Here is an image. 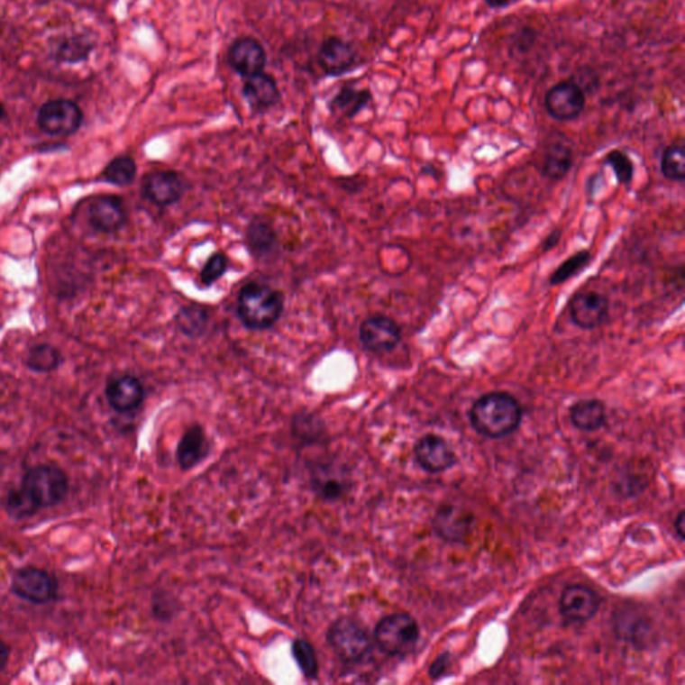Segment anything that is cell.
Returning a JSON list of instances; mask_svg holds the SVG:
<instances>
[{
	"label": "cell",
	"mask_w": 685,
	"mask_h": 685,
	"mask_svg": "<svg viewBox=\"0 0 685 685\" xmlns=\"http://www.w3.org/2000/svg\"><path fill=\"white\" fill-rule=\"evenodd\" d=\"M472 428L488 438L510 435L522 422V407L507 392H490L475 400L469 413Z\"/></svg>",
	"instance_id": "1"
},
{
	"label": "cell",
	"mask_w": 685,
	"mask_h": 685,
	"mask_svg": "<svg viewBox=\"0 0 685 685\" xmlns=\"http://www.w3.org/2000/svg\"><path fill=\"white\" fill-rule=\"evenodd\" d=\"M284 303L283 292L268 284L251 281L240 289L237 316L248 330H269L280 320Z\"/></svg>",
	"instance_id": "2"
},
{
	"label": "cell",
	"mask_w": 685,
	"mask_h": 685,
	"mask_svg": "<svg viewBox=\"0 0 685 685\" xmlns=\"http://www.w3.org/2000/svg\"><path fill=\"white\" fill-rule=\"evenodd\" d=\"M327 643L333 653L347 664L367 662L372 653V639L363 624L352 617H341L331 624Z\"/></svg>",
	"instance_id": "3"
},
{
	"label": "cell",
	"mask_w": 685,
	"mask_h": 685,
	"mask_svg": "<svg viewBox=\"0 0 685 685\" xmlns=\"http://www.w3.org/2000/svg\"><path fill=\"white\" fill-rule=\"evenodd\" d=\"M374 640L380 651L389 656H405L418 643V623L407 613H392L377 624Z\"/></svg>",
	"instance_id": "4"
},
{
	"label": "cell",
	"mask_w": 685,
	"mask_h": 685,
	"mask_svg": "<svg viewBox=\"0 0 685 685\" xmlns=\"http://www.w3.org/2000/svg\"><path fill=\"white\" fill-rule=\"evenodd\" d=\"M22 488L38 507H50L63 501L68 491V475L57 466L41 465L24 475Z\"/></svg>",
	"instance_id": "5"
},
{
	"label": "cell",
	"mask_w": 685,
	"mask_h": 685,
	"mask_svg": "<svg viewBox=\"0 0 685 685\" xmlns=\"http://www.w3.org/2000/svg\"><path fill=\"white\" fill-rule=\"evenodd\" d=\"M84 123L81 107L70 99H51L41 106L38 125L44 132L68 137L78 132Z\"/></svg>",
	"instance_id": "6"
},
{
	"label": "cell",
	"mask_w": 685,
	"mask_h": 685,
	"mask_svg": "<svg viewBox=\"0 0 685 685\" xmlns=\"http://www.w3.org/2000/svg\"><path fill=\"white\" fill-rule=\"evenodd\" d=\"M546 112L553 120L566 123L581 115L587 105L584 88L574 81H561L546 93Z\"/></svg>",
	"instance_id": "7"
},
{
	"label": "cell",
	"mask_w": 685,
	"mask_h": 685,
	"mask_svg": "<svg viewBox=\"0 0 685 685\" xmlns=\"http://www.w3.org/2000/svg\"><path fill=\"white\" fill-rule=\"evenodd\" d=\"M187 190V182L174 170H157L146 174L141 185L142 197L157 206L178 203Z\"/></svg>",
	"instance_id": "8"
},
{
	"label": "cell",
	"mask_w": 685,
	"mask_h": 685,
	"mask_svg": "<svg viewBox=\"0 0 685 685\" xmlns=\"http://www.w3.org/2000/svg\"><path fill=\"white\" fill-rule=\"evenodd\" d=\"M361 345L370 352H391L402 341V330L397 323L385 315L367 317L359 328Z\"/></svg>",
	"instance_id": "9"
},
{
	"label": "cell",
	"mask_w": 685,
	"mask_h": 685,
	"mask_svg": "<svg viewBox=\"0 0 685 685\" xmlns=\"http://www.w3.org/2000/svg\"><path fill=\"white\" fill-rule=\"evenodd\" d=\"M11 589L18 598L34 604H46L57 596L58 585L47 571L26 568L14 576Z\"/></svg>",
	"instance_id": "10"
},
{
	"label": "cell",
	"mask_w": 685,
	"mask_h": 685,
	"mask_svg": "<svg viewBox=\"0 0 685 685\" xmlns=\"http://www.w3.org/2000/svg\"><path fill=\"white\" fill-rule=\"evenodd\" d=\"M598 593L585 585H569L563 589L560 598L561 615L571 623H587L598 612Z\"/></svg>",
	"instance_id": "11"
},
{
	"label": "cell",
	"mask_w": 685,
	"mask_h": 685,
	"mask_svg": "<svg viewBox=\"0 0 685 685\" xmlns=\"http://www.w3.org/2000/svg\"><path fill=\"white\" fill-rule=\"evenodd\" d=\"M569 311L577 327L595 330L609 314V299L595 291L580 292L571 297Z\"/></svg>",
	"instance_id": "12"
},
{
	"label": "cell",
	"mask_w": 685,
	"mask_h": 685,
	"mask_svg": "<svg viewBox=\"0 0 685 685\" xmlns=\"http://www.w3.org/2000/svg\"><path fill=\"white\" fill-rule=\"evenodd\" d=\"M416 462L425 471L438 474L452 469L457 457L446 441L435 434H427L416 442L414 449Z\"/></svg>",
	"instance_id": "13"
},
{
	"label": "cell",
	"mask_w": 685,
	"mask_h": 685,
	"mask_svg": "<svg viewBox=\"0 0 685 685\" xmlns=\"http://www.w3.org/2000/svg\"><path fill=\"white\" fill-rule=\"evenodd\" d=\"M228 60L231 68L244 78L264 71L267 54L261 43L253 38H240L229 47Z\"/></svg>",
	"instance_id": "14"
},
{
	"label": "cell",
	"mask_w": 685,
	"mask_h": 685,
	"mask_svg": "<svg viewBox=\"0 0 685 685\" xmlns=\"http://www.w3.org/2000/svg\"><path fill=\"white\" fill-rule=\"evenodd\" d=\"M472 516L462 507L447 505L441 507L434 518V529L447 543H463L470 534Z\"/></svg>",
	"instance_id": "15"
},
{
	"label": "cell",
	"mask_w": 685,
	"mask_h": 685,
	"mask_svg": "<svg viewBox=\"0 0 685 685\" xmlns=\"http://www.w3.org/2000/svg\"><path fill=\"white\" fill-rule=\"evenodd\" d=\"M356 59H358V55L353 47L336 37L324 41L317 54V60L324 73L333 77L342 76L352 70L353 66L356 65Z\"/></svg>",
	"instance_id": "16"
},
{
	"label": "cell",
	"mask_w": 685,
	"mask_h": 685,
	"mask_svg": "<svg viewBox=\"0 0 685 685\" xmlns=\"http://www.w3.org/2000/svg\"><path fill=\"white\" fill-rule=\"evenodd\" d=\"M109 405L118 413L137 410L145 399V388L140 379L132 375L113 379L106 387Z\"/></svg>",
	"instance_id": "17"
},
{
	"label": "cell",
	"mask_w": 685,
	"mask_h": 685,
	"mask_svg": "<svg viewBox=\"0 0 685 685\" xmlns=\"http://www.w3.org/2000/svg\"><path fill=\"white\" fill-rule=\"evenodd\" d=\"M88 215L93 228L104 233L120 231L128 218L123 200L115 196L96 198L91 204Z\"/></svg>",
	"instance_id": "18"
},
{
	"label": "cell",
	"mask_w": 685,
	"mask_h": 685,
	"mask_svg": "<svg viewBox=\"0 0 685 685\" xmlns=\"http://www.w3.org/2000/svg\"><path fill=\"white\" fill-rule=\"evenodd\" d=\"M211 452L206 431L200 425H193L185 431L177 446V461L182 470L190 469L203 462Z\"/></svg>",
	"instance_id": "19"
},
{
	"label": "cell",
	"mask_w": 685,
	"mask_h": 685,
	"mask_svg": "<svg viewBox=\"0 0 685 685\" xmlns=\"http://www.w3.org/2000/svg\"><path fill=\"white\" fill-rule=\"evenodd\" d=\"M245 242L251 255L256 259H268L279 252L280 240L270 221L264 217L251 220L245 234Z\"/></svg>",
	"instance_id": "20"
},
{
	"label": "cell",
	"mask_w": 685,
	"mask_h": 685,
	"mask_svg": "<svg viewBox=\"0 0 685 685\" xmlns=\"http://www.w3.org/2000/svg\"><path fill=\"white\" fill-rule=\"evenodd\" d=\"M242 96L252 109L261 112L278 104L280 91L272 77L260 73L247 78L242 86Z\"/></svg>",
	"instance_id": "21"
},
{
	"label": "cell",
	"mask_w": 685,
	"mask_h": 685,
	"mask_svg": "<svg viewBox=\"0 0 685 685\" xmlns=\"http://www.w3.org/2000/svg\"><path fill=\"white\" fill-rule=\"evenodd\" d=\"M94 44L84 34L65 35L50 44L51 57L59 63H81L88 59Z\"/></svg>",
	"instance_id": "22"
},
{
	"label": "cell",
	"mask_w": 685,
	"mask_h": 685,
	"mask_svg": "<svg viewBox=\"0 0 685 685\" xmlns=\"http://www.w3.org/2000/svg\"><path fill=\"white\" fill-rule=\"evenodd\" d=\"M371 101V91L366 90V88H356L353 86H344L331 99L328 107L336 117L351 120V118L356 117Z\"/></svg>",
	"instance_id": "23"
},
{
	"label": "cell",
	"mask_w": 685,
	"mask_h": 685,
	"mask_svg": "<svg viewBox=\"0 0 685 685\" xmlns=\"http://www.w3.org/2000/svg\"><path fill=\"white\" fill-rule=\"evenodd\" d=\"M571 421L581 431H598L607 422V408L598 399H582L571 408Z\"/></svg>",
	"instance_id": "24"
},
{
	"label": "cell",
	"mask_w": 685,
	"mask_h": 685,
	"mask_svg": "<svg viewBox=\"0 0 685 685\" xmlns=\"http://www.w3.org/2000/svg\"><path fill=\"white\" fill-rule=\"evenodd\" d=\"M177 330L190 339L201 338L209 324V311L206 306L192 304L179 308L176 315Z\"/></svg>",
	"instance_id": "25"
},
{
	"label": "cell",
	"mask_w": 685,
	"mask_h": 685,
	"mask_svg": "<svg viewBox=\"0 0 685 685\" xmlns=\"http://www.w3.org/2000/svg\"><path fill=\"white\" fill-rule=\"evenodd\" d=\"M573 167V151L568 145L563 143H554L548 153H546L545 161H543V176L551 179H562Z\"/></svg>",
	"instance_id": "26"
},
{
	"label": "cell",
	"mask_w": 685,
	"mask_h": 685,
	"mask_svg": "<svg viewBox=\"0 0 685 685\" xmlns=\"http://www.w3.org/2000/svg\"><path fill=\"white\" fill-rule=\"evenodd\" d=\"M137 176V164L129 156L112 160L102 171V178L115 187H129Z\"/></svg>",
	"instance_id": "27"
},
{
	"label": "cell",
	"mask_w": 685,
	"mask_h": 685,
	"mask_svg": "<svg viewBox=\"0 0 685 685\" xmlns=\"http://www.w3.org/2000/svg\"><path fill=\"white\" fill-rule=\"evenodd\" d=\"M662 173L671 181H684L685 151L681 143H672L664 149L662 156Z\"/></svg>",
	"instance_id": "28"
},
{
	"label": "cell",
	"mask_w": 685,
	"mask_h": 685,
	"mask_svg": "<svg viewBox=\"0 0 685 685\" xmlns=\"http://www.w3.org/2000/svg\"><path fill=\"white\" fill-rule=\"evenodd\" d=\"M62 363V356L57 348L50 344H38L30 351L27 366L35 372H50Z\"/></svg>",
	"instance_id": "29"
},
{
	"label": "cell",
	"mask_w": 685,
	"mask_h": 685,
	"mask_svg": "<svg viewBox=\"0 0 685 685\" xmlns=\"http://www.w3.org/2000/svg\"><path fill=\"white\" fill-rule=\"evenodd\" d=\"M292 654L303 675L309 680H315L319 675V662L312 644L304 639L295 640L292 644Z\"/></svg>",
	"instance_id": "30"
},
{
	"label": "cell",
	"mask_w": 685,
	"mask_h": 685,
	"mask_svg": "<svg viewBox=\"0 0 685 685\" xmlns=\"http://www.w3.org/2000/svg\"><path fill=\"white\" fill-rule=\"evenodd\" d=\"M590 260H592V255H590L589 251H581V252H577L576 255L569 257L551 276L552 286H560L569 279L574 278L577 273L581 272L589 264Z\"/></svg>",
	"instance_id": "31"
},
{
	"label": "cell",
	"mask_w": 685,
	"mask_h": 685,
	"mask_svg": "<svg viewBox=\"0 0 685 685\" xmlns=\"http://www.w3.org/2000/svg\"><path fill=\"white\" fill-rule=\"evenodd\" d=\"M5 509L14 518H26V516H34L40 507L32 501V497L24 491V489L21 488L8 493L7 499H5Z\"/></svg>",
	"instance_id": "32"
},
{
	"label": "cell",
	"mask_w": 685,
	"mask_h": 685,
	"mask_svg": "<svg viewBox=\"0 0 685 685\" xmlns=\"http://www.w3.org/2000/svg\"><path fill=\"white\" fill-rule=\"evenodd\" d=\"M605 164L615 171L618 184L629 185L635 174V165L628 154L621 151H612L605 157Z\"/></svg>",
	"instance_id": "33"
},
{
	"label": "cell",
	"mask_w": 685,
	"mask_h": 685,
	"mask_svg": "<svg viewBox=\"0 0 685 685\" xmlns=\"http://www.w3.org/2000/svg\"><path fill=\"white\" fill-rule=\"evenodd\" d=\"M228 269V257L225 253L217 252L206 260V265L200 272V281L206 287L214 286L218 279L223 278Z\"/></svg>",
	"instance_id": "34"
},
{
	"label": "cell",
	"mask_w": 685,
	"mask_h": 685,
	"mask_svg": "<svg viewBox=\"0 0 685 685\" xmlns=\"http://www.w3.org/2000/svg\"><path fill=\"white\" fill-rule=\"evenodd\" d=\"M537 32L532 27H522L514 34L512 46L519 54H526L534 46Z\"/></svg>",
	"instance_id": "35"
},
{
	"label": "cell",
	"mask_w": 685,
	"mask_h": 685,
	"mask_svg": "<svg viewBox=\"0 0 685 685\" xmlns=\"http://www.w3.org/2000/svg\"><path fill=\"white\" fill-rule=\"evenodd\" d=\"M449 654H442L435 662L431 664L430 676L433 679L441 678L443 673L446 672V668L449 667Z\"/></svg>",
	"instance_id": "36"
},
{
	"label": "cell",
	"mask_w": 685,
	"mask_h": 685,
	"mask_svg": "<svg viewBox=\"0 0 685 685\" xmlns=\"http://www.w3.org/2000/svg\"><path fill=\"white\" fill-rule=\"evenodd\" d=\"M684 519H685L684 512L683 510H681V512L679 513L678 518H676V521H675V529H676V532H678V537L680 538L681 541L684 540V535H685Z\"/></svg>",
	"instance_id": "37"
},
{
	"label": "cell",
	"mask_w": 685,
	"mask_h": 685,
	"mask_svg": "<svg viewBox=\"0 0 685 685\" xmlns=\"http://www.w3.org/2000/svg\"><path fill=\"white\" fill-rule=\"evenodd\" d=\"M8 657H10V649L0 640V671L5 670V665H7Z\"/></svg>",
	"instance_id": "38"
},
{
	"label": "cell",
	"mask_w": 685,
	"mask_h": 685,
	"mask_svg": "<svg viewBox=\"0 0 685 685\" xmlns=\"http://www.w3.org/2000/svg\"><path fill=\"white\" fill-rule=\"evenodd\" d=\"M513 0H485L486 5L493 10H501V8L507 7Z\"/></svg>",
	"instance_id": "39"
},
{
	"label": "cell",
	"mask_w": 685,
	"mask_h": 685,
	"mask_svg": "<svg viewBox=\"0 0 685 685\" xmlns=\"http://www.w3.org/2000/svg\"><path fill=\"white\" fill-rule=\"evenodd\" d=\"M560 234L561 232H554V233H552L551 236L548 237V239L545 240V251L551 250V248H553L554 245L557 244L558 240H560Z\"/></svg>",
	"instance_id": "40"
},
{
	"label": "cell",
	"mask_w": 685,
	"mask_h": 685,
	"mask_svg": "<svg viewBox=\"0 0 685 685\" xmlns=\"http://www.w3.org/2000/svg\"><path fill=\"white\" fill-rule=\"evenodd\" d=\"M5 117V106H3L2 102H0V121L3 120V118Z\"/></svg>",
	"instance_id": "41"
}]
</instances>
